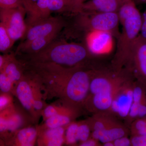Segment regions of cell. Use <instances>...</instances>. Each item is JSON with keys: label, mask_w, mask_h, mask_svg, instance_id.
Returning a JSON list of instances; mask_svg holds the SVG:
<instances>
[{"label": "cell", "mask_w": 146, "mask_h": 146, "mask_svg": "<svg viewBox=\"0 0 146 146\" xmlns=\"http://www.w3.org/2000/svg\"><path fill=\"white\" fill-rule=\"evenodd\" d=\"M139 36L146 40V8L141 14V26Z\"/></svg>", "instance_id": "cell-31"}, {"label": "cell", "mask_w": 146, "mask_h": 146, "mask_svg": "<svg viewBox=\"0 0 146 146\" xmlns=\"http://www.w3.org/2000/svg\"><path fill=\"white\" fill-rule=\"evenodd\" d=\"M67 23V19L62 16H50L27 28L26 33L23 37L25 40L22 42L27 43L38 37L60 34Z\"/></svg>", "instance_id": "cell-11"}, {"label": "cell", "mask_w": 146, "mask_h": 146, "mask_svg": "<svg viewBox=\"0 0 146 146\" xmlns=\"http://www.w3.org/2000/svg\"><path fill=\"white\" fill-rule=\"evenodd\" d=\"M14 96L37 125L47 104L39 82L31 72L25 69L23 76L16 85Z\"/></svg>", "instance_id": "cell-6"}, {"label": "cell", "mask_w": 146, "mask_h": 146, "mask_svg": "<svg viewBox=\"0 0 146 146\" xmlns=\"http://www.w3.org/2000/svg\"><path fill=\"white\" fill-rule=\"evenodd\" d=\"M14 104L12 94L1 93L0 111L11 106Z\"/></svg>", "instance_id": "cell-29"}, {"label": "cell", "mask_w": 146, "mask_h": 146, "mask_svg": "<svg viewBox=\"0 0 146 146\" xmlns=\"http://www.w3.org/2000/svg\"><path fill=\"white\" fill-rule=\"evenodd\" d=\"M24 3L25 0H0V9H10L24 7Z\"/></svg>", "instance_id": "cell-28"}, {"label": "cell", "mask_w": 146, "mask_h": 146, "mask_svg": "<svg viewBox=\"0 0 146 146\" xmlns=\"http://www.w3.org/2000/svg\"><path fill=\"white\" fill-rule=\"evenodd\" d=\"M23 63L26 69L31 71L39 82L45 100L56 98L83 109L94 68H67L52 63Z\"/></svg>", "instance_id": "cell-1"}, {"label": "cell", "mask_w": 146, "mask_h": 146, "mask_svg": "<svg viewBox=\"0 0 146 146\" xmlns=\"http://www.w3.org/2000/svg\"><path fill=\"white\" fill-rule=\"evenodd\" d=\"M82 109L67 102L58 99L51 104L47 105L43 109L42 113L43 122L52 116L60 114L72 115L78 118L81 115Z\"/></svg>", "instance_id": "cell-16"}, {"label": "cell", "mask_w": 146, "mask_h": 146, "mask_svg": "<svg viewBox=\"0 0 146 146\" xmlns=\"http://www.w3.org/2000/svg\"><path fill=\"white\" fill-rule=\"evenodd\" d=\"M91 128L87 120L78 122V142H82L88 140L91 137Z\"/></svg>", "instance_id": "cell-26"}, {"label": "cell", "mask_w": 146, "mask_h": 146, "mask_svg": "<svg viewBox=\"0 0 146 146\" xmlns=\"http://www.w3.org/2000/svg\"><path fill=\"white\" fill-rule=\"evenodd\" d=\"M27 11L24 7L3 9H0L1 23L4 25L11 39L16 42L24 37L27 26L25 16Z\"/></svg>", "instance_id": "cell-10"}, {"label": "cell", "mask_w": 146, "mask_h": 146, "mask_svg": "<svg viewBox=\"0 0 146 146\" xmlns=\"http://www.w3.org/2000/svg\"><path fill=\"white\" fill-rule=\"evenodd\" d=\"M124 68L130 71L135 80L142 84L146 90V39L138 35Z\"/></svg>", "instance_id": "cell-8"}, {"label": "cell", "mask_w": 146, "mask_h": 146, "mask_svg": "<svg viewBox=\"0 0 146 146\" xmlns=\"http://www.w3.org/2000/svg\"><path fill=\"white\" fill-rule=\"evenodd\" d=\"M33 124H35L23 108L21 109L14 103L0 111V134L3 142L19 129Z\"/></svg>", "instance_id": "cell-7"}, {"label": "cell", "mask_w": 146, "mask_h": 146, "mask_svg": "<svg viewBox=\"0 0 146 146\" xmlns=\"http://www.w3.org/2000/svg\"><path fill=\"white\" fill-rule=\"evenodd\" d=\"M48 4L51 13H63L68 16L78 12L72 0H48Z\"/></svg>", "instance_id": "cell-21"}, {"label": "cell", "mask_w": 146, "mask_h": 146, "mask_svg": "<svg viewBox=\"0 0 146 146\" xmlns=\"http://www.w3.org/2000/svg\"><path fill=\"white\" fill-rule=\"evenodd\" d=\"M25 70L24 63L17 58L15 52H11L8 53L6 63L0 72L4 73L16 87L18 82L23 76Z\"/></svg>", "instance_id": "cell-17"}, {"label": "cell", "mask_w": 146, "mask_h": 146, "mask_svg": "<svg viewBox=\"0 0 146 146\" xmlns=\"http://www.w3.org/2000/svg\"><path fill=\"white\" fill-rule=\"evenodd\" d=\"M15 42L11 39L4 25L0 23V51L6 53L13 46Z\"/></svg>", "instance_id": "cell-23"}, {"label": "cell", "mask_w": 146, "mask_h": 146, "mask_svg": "<svg viewBox=\"0 0 146 146\" xmlns=\"http://www.w3.org/2000/svg\"><path fill=\"white\" fill-rule=\"evenodd\" d=\"M134 1L136 3V4L138 5L142 4V2L143 0H134Z\"/></svg>", "instance_id": "cell-36"}, {"label": "cell", "mask_w": 146, "mask_h": 146, "mask_svg": "<svg viewBox=\"0 0 146 146\" xmlns=\"http://www.w3.org/2000/svg\"><path fill=\"white\" fill-rule=\"evenodd\" d=\"M124 0H88L82 3L81 11L117 12Z\"/></svg>", "instance_id": "cell-20"}, {"label": "cell", "mask_w": 146, "mask_h": 146, "mask_svg": "<svg viewBox=\"0 0 146 146\" xmlns=\"http://www.w3.org/2000/svg\"><path fill=\"white\" fill-rule=\"evenodd\" d=\"M146 4V0H143L142 2V4Z\"/></svg>", "instance_id": "cell-37"}, {"label": "cell", "mask_w": 146, "mask_h": 146, "mask_svg": "<svg viewBox=\"0 0 146 146\" xmlns=\"http://www.w3.org/2000/svg\"><path fill=\"white\" fill-rule=\"evenodd\" d=\"M88 0H72L75 6L79 12L81 11V7L83 3Z\"/></svg>", "instance_id": "cell-34"}, {"label": "cell", "mask_w": 146, "mask_h": 146, "mask_svg": "<svg viewBox=\"0 0 146 146\" xmlns=\"http://www.w3.org/2000/svg\"><path fill=\"white\" fill-rule=\"evenodd\" d=\"M113 142L115 146H132L131 139L128 138L127 136L118 138L113 141Z\"/></svg>", "instance_id": "cell-32"}, {"label": "cell", "mask_w": 146, "mask_h": 146, "mask_svg": "<svg viewBox=\"0 0 146 146\" xmlns=\"http://www.w3.org/2000/svg\"><path fill=\"white\" fill-rule=\"evenodd\" d=\"M32 1H33L34 2H36L37 1V0H31Z\"/></svg>", "instance_id": "cell-38"}, {"label": "cell", "mask_w": 146, "mask_h": 146, "mask_svg": "<svg viewBox=\"0 0 146 146\" xmlns=\"http://www.w3.org/2000/svg\"><path fill=\"white\" fill-rule=\"evenodd\" d=\"M118 14L122 30L117 38L116 52L111 65L117 71L124 68L141 26V14L134 0H124Z\"/></svg>", "instance_id": "cell-4"}, {"label": "cell", "mask_w": 146, "mask_h": 146, "mask_svg": "<svg viewBox=\"0 0 146 146\" xmlns=\"http://www.w3.org/2000/svg\"><path fill=\"white\" fill-rule=\"evenodd\" d=\"M104 146H114V142L113 141H109L106 142L103 144Z\"/></svg>", "instance_id": "cell-35"}, {"label": "cell", "mask_w": 146, "mask_h": 146, "mask_svg": "<svg viewBox=\"0 0 146 146\" xmlns=\"http://www.w3.org/2000/svg\"><path fill=\"white\" fill-rule=\"evenodd\" d=\"M133 76L127 79L115 92L108 113L112 116L126 119L133 101Z\"/></svg>", "instance_id": "cell-9"}, {"label": "cell", "mask_w": 146, "mask_h": 146, "mask_svg": "<svg viewBox=\"0 0 146 146\" xmlns=\"http://www.w3.org/2000/svg\"><path fill=\"white\" fill-rule=\"evenodd\" d=\"M59 35L58 34H53L38 37L27 43L21 42L16 49L15 54H32L39 52L56 39Z\"/></svg>", "instance_id": "cell-18"}, {"label": "cell", "mask_w": 146, "mask_h": 146, "mask_svg": "<svg viewBox=\"0 0 146 146\" xmlns=\"http://www.w3.org/2000/svg\"><path fill=\"white\" fill-rule=\"evenodd\" d=\"M114 35L108 32H90L84 37V42L94 57L108 54L114 48Z\"/></svg>", "instance_id": "cell-12"}, {"label": "cell", "mask_w": 146, "mask_h": 146, "mask_svg": "<svg viewBox=\"0 0 146 146\" xmlns=\"http://www.w3.org/2000/svg\"><path fill=\"white\" fill-rule=\"evenodd\" d=\"M131 145L134 146H146V135L132 136Z\"/></svg>", "instance_id": "cell-30"}, {"label": "cell", "mask_w": 146, "mask_h": 146, "mask_svg": "<svg viewBox=\"0 0 146 146\" xmlns=\"http://www.w3.org/2000/svg\"><path fill=\"white\" fill-rule=\"evenodd\" d=\"M16 86L4 73L0 72L1 93H8L14 95Z\"/></svg>", "instance_id": "cell-25"}, {"label": "cell", "mask_w": 146, "mask_h": 146, "mask_svg": "<svg viewBox=\"0 0 146 146\" xmlns=\"http://www.w3.org/2000/svg\"><path fill=\"white\" fill-rule=\"evenodd\" d=\"M78 122L73 121L66 127L65 132V144L74 145L78 142Z\"/></svg>", "instance_id": "cell-24"}, {"label": "cell", "mask_w": 146, "mask_h": 146, "mask_svg": "<svg viewBox=\"0 0 146 146\" xmlns=\"http://www.w3.org/2000/svg\"><path fill=\"white\" fill-rule=\"evenodd\" d=\"M67 126L48 128L42 125H38L37 145L62 146L65 143V132Z\"/></svg>", "instance_id": "cell-14"}, {"label": "cell", "mask_w": 146, "mask_h": 146, "mask_svg": "<svg viewBox=\"0 0 146 146\" xmlns=\"http://www.w3.org/2000/svg\"><path fill=\"white\" fill-rule=\"evenodd\" d=\"M128 129L118 121L100 132H91V137L103 143L127 136Z\"/></svg>", "instance_id": "cell-19"}, {"label": "cell", "mask_w": 146, "mask_h": 146, "mask_svg": "<svg viewBox=\"0 0 146 146\" xmlns=\"http://www.w3.org/2000/svg\"><path fill=\"white\" fill-rule=\"evenodd\" d=\"M24 7L27 14L25 20L27 28L50 16L48 0H25Z\"/></svg>", "instance_id": "cell-13"}, {"label": "cell", "mask_w": 146, "mask_h": 146, "mask_svg": "<svg viewBox=\"0 0 146 146\" xmlns=\"http://www.w3.org/2000/svg\"><path fill=\"white\" fill-rule=\"evenodd\" d=\"M99 141H97L94 138L90 137L88 140L82 142L79 144V146H100Z\"/></svg>", "instance_id": "cell-33"}, {"label": "cell", "mask_w": 146, "mask_h": 146, "mask_svg": "<svg viewBox=\"0 0 146 146\" xmlns=\"http://www.w3.org/2000/svg\"><path fill=\"white\" fill-rule=\"evenodd\" d=\"M16 55L24 63H52L67 68L93 67L91 61L95 57L84 43H70L57 38L39 52Z\"/></svg>", "instance_id": "cell-3"}, {"label": "cell", "mask_w": 146, "mask_h": 146, "mask_svg": "<svg viewBox=\"0 0 146 146\" xmlns=\"http://www.w3.org/2000/svg\"><path fill=\"white\" fill-rule=\"evenodd\" d=\"M131 76V72L126 68L117 71L111 66L95 67L84 108L93 114L108 113L117 89Z\"/></svg>", "instance_id": "cell-2"}, {"label": "cell", "mask_w": 146, "mask_h": 146, "mask_svg": "<svg viewBox=\"0 0 146 146\" xmlns=\"http://www.w3.org/2000/svg\"><path fill=\"white\" fill-rule=\"evenodd\" d=\"M146 128V118L136 119L131 123V135H140Z\"/></svg>", "instance_id": "cell-27"}, {"label": "cell", "mask_w": 146, "mask_h": 146, "mask_svg": "<svg viewBox=\"0 0 146 146\" xmlns=\"http://www.w3.org/2000/svg\"><path fill=\"white\" fill-rule=\"evenodd\" d=\"M72 115L60 114L52 116L43 121L42 125L48 128H57L67 126L76 119Z\"/></svg>", "instance_id": "cell-22"}, {"label": "cell", "mask_w": 146, "mask_h": 146, "mask_svg": "<svg viewBox=\"0 0 146 146\" xmlns=\"http://www.w3.org/2000/svg\"><path fill=\"white\" fill-rule=\"evenodd\" d=\"M68 17L64 30L68 37L83 38L88 33L94 31L108 32L117 39L119 35L120 21L117 12L81 11Z\"/></svg>", "instance_id": "cell-5"}, {"label": "cell", "mask_w": 146, "mask_h": 146, "mask_svg": "<svg viewBox=\"0 0 146 146\" xmlns=\"http://www.w3.org/2000/svg\"><path fill=\"white\" fill-rule=\"evenodd\" d=\"M31 125L22 128L3 142L5 145L33 146L36 143L38 125Z\"/></svg>", "instance_id": "cell-15"}]
</instances>
